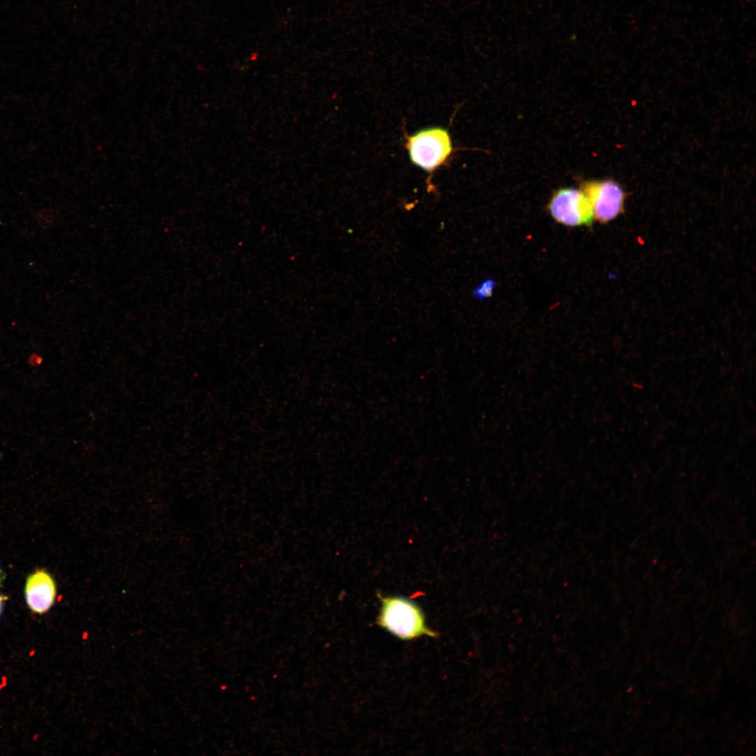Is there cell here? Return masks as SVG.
Returning <instances> with one entry per match:
<instances>
[{"mask_svg":"<svg viewBox=\"0 0 756 756\" xmlns=\"http://www.w3.org/2000/svg\"><path fill=\"white\" fill-rule=\"evenodd\" d=\"M381 602L377 623L398 638L413 640L423 636L435 638L438 634L427 625L424 614L414 601L401 596H379Z\"/></svg>","mask_w":756,"mask_h":756,"instance_id":"cell-1","label":"cell"},{"mask_svg":"<svg viewBox=\"0 0 756 756\" xmlns=\"http://www.w3.org/2000/svg\"><path fill=\"white\" fill-rule=\"evenodd\" d=\"M405 146L411 162L430 175L447 164L454 151L449 131L439 126L406 136Z\"/></svg>","mask_w":756,"mask_h":756,"instance_id":"cell-2","label":"cell"},{"mask_svg":"<svg viewBox=\"0 0 756 756\" xmlns=\"http://www.w3.org/2000/svg\"><path fill=\"white\" fill-rule=\"evenodd\" d=\"M548 209L556 222L566 226H588L594 218L592 208L586 195L581 189L572 187L555 191L550 200Z\"/></svg>","mask_w":756,"mask_h":756,"instance_id":"cell-3","label":"cell"},{"mask_svg":"<svg viewBox=\"0 0 756 756\" xmlns=\"http://www.w3.org/2000/svg\"><path fill=\"white\" fill-rule=\"evenodd\" d=\"M593 211L594 218L601 223L615 218L623 209L624 193L612 180L591 181L581 186Z\"/></svg>","mask_w":756,"mask_h":756,"instance_id":"cell-4","label":"cell"},{"mask_svg":"<svg viewBox=\"0 0 756 756\" xmlns=\"http://www.w3.org/2000/svg\"><path fill=\"white\" fill-rule=\"evenodd\" d=\"M56 584L51 575L43 569L30 574L26 580L24 595L31 611L38 614L48 612L55 603Z\"/></svg>","mask_w":756,"mask_h":756,"instance_id":"cell-5","label":"cell"},{"mask_svg":"<svg viewBox=\"0 0 756 756\" xmlns=\"http://www.w3.org/2000/svg\"><path fill=\"white\" fill-rule=\"evenodd\" d=\"M34 219L38 226L48 229L57 224L58 216L57 212L52 209H43L36 213Z\"/></svg>","mask_w":756,"mask_h":756,"instance_id":"cell-6","label":"cell"},{"mask_svg":"<svg viewBox=\"0 0 756 756\" xmlns=\"http://www.w3.org/2000/svg\"><path fill=\"white\" fill-rule=\"evenodd\" d=\"M494 283L492 280H486L482 282L474 290V295L477 298L483 299L492 294Z\"/></svg>","mask_w":756,"mask_h":756,"instance_id":"cell-7","label":"cell"},{"mask_svg":"<svg viewBox=\"0 0 756 756\" xmlns=\"http://www.w3.org/2000/svg\"><path fill=\"white\" fill-rule=\"evenodd\" d=\"M7 599H8V597L6 596L0 594V614H1V610H2L4 603Z\"/></svg>","mask_w":756,"mask_h":756,"instance_id":"cell-8","label":"cell"}]
</instances>
